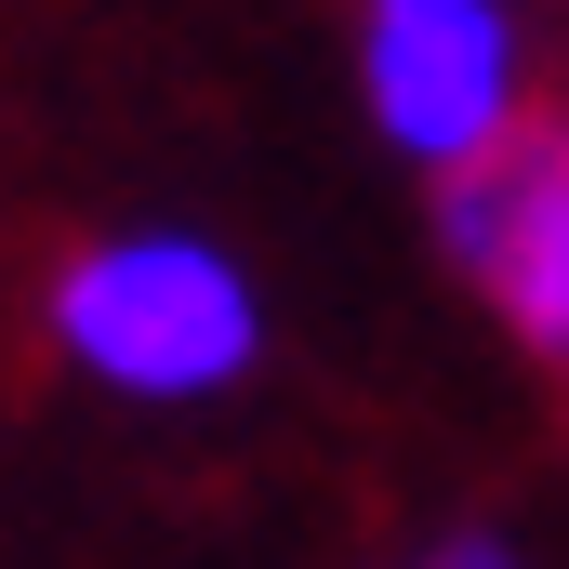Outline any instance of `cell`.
Masks as SVG:
<instances>
[{
	"instance_id": "6da1fadb",
	"label": "cell",
	"mask_w": 569,
	"mask_h": 569,
	"mask_svg": "<svg viewBox=\"0 0 569 569\" xmlns=\"http://www.w3.org/2000/svg\"><path fill=\"white\" fill-rule=\"evenodd\" d=\"M53 358L107 398H146V411H186V398H226L252 358H266V291L226 239L199 226H120V239H80L53 291Z\"/></svg>"
},
{
	"instance_id": "7a4b0ae2",
	"label": "cell",
	"mask_w": 569,
	"mask_h": 569,
	"mask_svg": "<svg viewBox=\"0 0 569 569\" xmlns=\"http://www.w3.org/2000/svg\"><path fill=\"white\" fill-rule=\"evenodd\" d=\"M358 93H371V133L450 186L463 159H490V146L530 120L517 13H503V0H371V27H358Z\"/></svg>"
},
{
	"instance_id": "3957f363",
	"label": "cell",
	"mask_w": 569,
	"mask_h": 569,
	"mask_svg": "<svg viewBox=\"0 0 569 569\" xmlns=\"http://www.w3.org/2000/svg\"><path fill=\"white\" fill-rule=\"evenodd\" d=\"M437 252L530 358H569V120H517L490 159H463L437 186Z\"/></svg>"
},
{
	"instance_id": "277c9868",
	"label": "cell",
	"mask_w": 569,
	"mask_h": 569,
	"mask_svg": "<svg viewBox=\"0 0 569 569\" xmlns=\"http://www.w3.org/2000/svg\"><path fill=\"white\" fill-rule=\"evenodd\" d=\"M411 569H530L517 543H490V530H463V543H437V557H411Z\"/></svg>"
}]
</instances>
